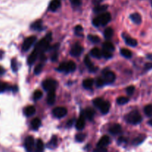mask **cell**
<instances>
[{
    "label": "cell",
    "instance_id": "3",
    "mask_svg": "<svg viewBox=\"0 0 152 152\" xmlns=\"http://www.w3.org/2000/svg\"><path fill=\"white\" fill-rule=\"evenodd\" d=\"M126 119L129 123L132 125H137L142 122V116L137 111H133L126 115Z\"/></svg>",
    "mask_w": 152,
    "mask_h": 152
},
{
    "label": "cell",
    "instance_id": "54",
    "mask_svg": "<svg viewBox=\"0 0 152 152\" xmlns=\"http://www.w3.org/2000/svg\"><path fill=\"white\" fill-rule=\"evenodd\" d=\"M73 121H74V120H71V121H69V122H68V126H71V125H72V122H73Z\"/></svg>",
    "mask_w": 152,
    "mask_h": 152
},
{
    "label": "cell",
    "instance_id": "20",
    "mask_svg": "<svg viewBox=\"0 0 152 152\" xmlns=\"http://www.w3.org/2000/svg\"><path fill=\"white\" fill-rule=\"evenodd\" d=\"M125 41H126V44L132 46V47L137 46V40L134 38H132L130 37H125Z\"/></svg>",
    "mask_w": 152,
    "mask_h": 152
},
{
    "label": "cell",
    "instance_id": "52",
    "mask_svg": "<svg viewBox=\"0 0 152 152\" xmlns=\"http://www.w3.org/2000/svg\"><path fill=\"white\" fill-rule=\"evenodd\" d=\"M118 142L119 143H121V142H126V139L123 138V137H120L118 140Z\"/></svg>",
    "mask_w": 152,
    "mask_h": 152
},
{
    "label": "cell",
    "instance_id": "47",
    "mask_svg": "<svg viewBox=\"0 0 152 152\" xmlns=\"http://www.w3.org/2000/svg\"><path fill=\"white\" fill-rule=\"evenodd\" d=\"M108 150L105 147H96V149H94V152H107Z\"/></svg>",
    "mask_w": 152,
    "mask_h": 152
},
{
    "label": "cell",
    "instance_id": "29",
    "mask_svg": "<svg viewBox=\"0 0 152 152\" xmlns=\"http://www.w3.org/2000/svg\"><path fill=\"white\" fill-rule=\"evenodd\" d=\"M56 145H57V137L54 136V137H52L50 141L48 142V147L49 148H54L55 147H56Z\"/></svg>",
    "mask_w": 152,
    "mask_h": 152
},
{
    "label": "cell",
    "instance_id": "23",
    "mask_svg": "<svg viewBox=\"0 0 152 152\" xmlns=\"http://www.w3.org/2000/svg\"><path fill=\"white\" fill-rule=\"evenodd\" d=\"M91 54L92 56L94 57V58H100L102 57V51H100L99 49H97V48H94V49H92V50L91 51Z\"/></svg>",
    "mask_w": 152,
    "mask_h": 152
},
{
    "label": "cell",
    "instance_id": "4",
    "mask_svg": "<svg viewBox=\"0 0 152 152\" xmlns=\"http://www.w3.org/2000/svg\"><path fill=\"white\" fill-rule=\"evenodd\" d=\"M25 148L28 152H34L35 148V141L34 137L29 136L25 140Z\"/></svg>",
    "mask_w": 152,
    "mask_h": 152
},
{
    "label": "cell",
    "instance_id": "12",
    "mask_svg": "<svg viewBox=\"0 0 152 152\" xmlns=\"http://www.w3.org/2000/svg\"><path fill=\"white\" fill-rule=\"evenodd\" d=\"M84 62H85V63H86V66L89 69V70H90L91 72H96V70H97V68L94 66V64L92 63L91 61L90 58H89L88 55H86V56L85 57Z\"/></svg>",
    "mask_w": 152,
    "mask_h": 152
},
{
    "label": "cell",
    "instance_id": "6",
    "mask_svg": "<svg viewBox=\"0 0 152 152\" xmlns=\"http://www.w3.org/2000/svg\"><path fill=\"white\" fill-rule=\"evenodd\" d=\"M36 40H37V37L35 36H31V37L25 39V40L23 43V45H22V50L25 51V52L29 50L31 46L36 42Z\"/></svg>",
    "mask_w": 152,
    "mask_h": 152
},
{
    "label": "cell",
    "instance_id": "11",
    "mask_svg": "<svg viewBox=\"0 0 152 152\" xmlns=\"http://www.w3.org/2000/svg\"><path fill=\"white\" fill-rule=\"evenodd\" d=\"M85 125H86V118L83 116V113H81V116L79 118L78 120L77 121L76 123V128L78 130H82L84 128Z\"/></svg>",
    "mask_w": 152,
    "mask_h": 152
},
{
    "label": "cell",
    "instance_id": "43",
    "mask_svg": "<svg viewBox=\"0 0 152 152\" xmlns=\"http://www.w3.org/2000/svg\"><path fill=\"white\" fill-rule=\"evenodd\" d=\"M58 70L60 72H67V63H62L58 67Z\"/></svg>",
    "mask_w": 152,
    "mask_h": 152
},
{
    "label": "cell",
    "instance_id": "39",
    "mask_svg": "<svg viewBox=\"0 0 152 152\" xmlns=\"http://www.w3.org/2000/svg\"><path fill=\"white\" fill-rule=\"evenodd\" d=\"M88 38L89 40H91L92 43H99V40H100L99 37L96 35H89L88 37Z\"/></svg>",
    "mask_w": 152,
    "mask_h": 152
},
{
    "label": "cell",
    "instance_id": "35",
    "mask_svg": "<svg viewBox=\"0 0 152 152\" xmlns=\"http://www.w3.org/2000/svg\"><path fill=\"white\" fill-rule=\"evenodd\" d=\"M103 102L104 101L102 98H96L93 101L94 104L96 107H99V108H100V107L102 106V104H103Z\"/></svg>",
    "mask_w": 152,
    "mask_h": 152
},
{
    "label": "cell",
    "instance_id": "16",
    "mask_svg": "<svg viewBox=\"0 0 152 152\" xmlns=\"http://www.w3.org/2000/svg\"><path fill=\"white\" fill-rule=\"evenodd\" d=\"M38 55H39V52H37V50H35V49H34V50L31 52V55H29V57H28V64H30V65H32V64L35 62L36 60H37V57H38Z\"/></svg>",
    "mask_w": 152,
    "mask_h": 152
},
{
    "label": "cell",
    "instance_id": "38",
    "mask_svg": "<svg viewBox=\"0 0 152 152\" xmlns=\"http://www.w3.org/2000/svg\"><path fill=\"white\" fill-rule=\"evenodd\" d=\"M9 89V85L4 82L0 81V92H3Z\"/></svg>",
    "mask_w": 152,
    "mask_h": 152
},
{
    "label": "cell",
    "instance_id": "31",
    "mask_svg": "<svg viewBox=\"0 0 152 152\" xmlns=\"http://www.w3.org/2000/svg\"><path fill=\"white\" fill-rule=\"evenodd\" d=\"M77 68L75 63L74 61H69L67 63V72H74Z\"/></svg>",
    "mask_w": 152,
    "mask_h": 152
},
{
    "label": "cell",
    "instance_id": "49",
    "mask_svg": "<svg viewBox=\"0 0 152 152\" xmlns=\"http://www.w3.org/2000/svg\"><path fill=\"white\" fill-rule=\"evenodd\" d=\"M71 3L74 6H79L81 4V1L80 0H71Z\"/></svg>",
    "mask_w": 152,
    "mask_h": 152
},
{
    "label": "cell",
    "instance_id": "45",
    "mask_svg": "<svg viewBox=\"0 0 152 152\" xmlns=\"http://www.w3.org/2000/svg\"><path fill=\"white\" fill-rule=\"evenodd\" d=\"M96 85H97V86H102L105 83V81L104 79L99 77V78L96 79Z\"/></svg>",
    "mask_w": 152,
    "mask_h": 152
},
{
    "label": "cell",
    "instance_id": "34",
    "mask_svg": "<svg viewBox=\"0 0 152 152\" xmlns=\"http://www.w3.org/2000/svg\"><path fill=\"white\" fill-rule=\"evenodd\" d=\"M144 112H145V115L148 117H151L152 116V105L151 104H148V105L145 106L144 108Z\"/></svg>",
    "mask_w": 152,
    "mask_h": 152
},
{
    "label": "cell",
    "instance_id": "44",
    "mask_svg": "<svg viewBox=\"0 0 152 152\" xmlns=\"http://www.w3.org/2000/svg\"><path fill=\"white\" fill-rule=\"evenodd\" d=\"M134 90H135L134 86H128L127 89H126V92H127L128 95H133V93L134 92Z\"/></svg>",
    "mask_w": 152,
    "mask_h": 152
},
{
    "label": "cell",
    "instance_id": "17",
    "mask_svg": "<svg viewBox=\"0 0 152 152\" xmlns=\"http://www.w3.org/2000/svg\"><path fill=\"white\" fill-rule=\"evenodd\" d=\"M121 126H120V125H118V124H115V125H112L109 129L110 133H111V134H113V135H117V134H120V133L121 132Z\"/></svg>",
    "mask_w": 152,
    "mask_h": 152
},
{
    "label": "cell",
    "instance_id": "28",
    "mask_svg": "<svg viewBox=\"0 0 152 152\" xmlns=\"http://www.w3.org/2000/svg\"><path fill=\"white\" fill-rule=\"evenodd\" d=\"M145 136L144 135L138 136L137 137H136V138L133 140V144L134 145H138L141 144V143L145 140Z\"/></svg>",
    "mask_w": 152,
    "mask_h": 152
},
{
    "label": "cell",
    "instance_id": "41",
    "mask_svg": "<svg viewBox=\"0 0 152 152\" xmlns=\"http://www.w3.org/2000/svg\"><path fill=\"white\" fill-rule=\"evenodd\" d=\"M42 67H43L42 63L37 64V65L36 66L35 69H34V73H35V74H37V75L39 74V73L42 72Z\"/></svg>",
    "mask_w": 152,
    "mask_h": 152
},
{
    "label": "cell",
    "instance_id": "55",
    "mask_svg": "<svg viewBox=\"0 0 152 152\" xmlns=\"http://www.w3.org/2000/svg\"><path fill=\"white\" fill-rule=\"evenodd\" d=\"M151 5H152V1H151Z\"/></svg>",
    "mask_w": 152,
    "mask_h": 152
},
{
    "label": "cell",
    "instance_id": "5",
    "mask_svg": "<svg viewBox=\"0 0 152 152\" xmlns=\"http://www.w3.org/2000/svg\"><path fill=\"white\" fill-rule=\"evenodd\" d=\"M42 86L45 90L46 91H52L55 90L56 87V80L53 79H47L44 80L42 83Z\"/></svg>",
    "mask_w": 152,
    "mask_h": 152
},
{
    "label": "cell",
    "instance_id": "30",
    "mask_svg": "<svg viewBox=\"0 0 152 152\" xmlns=\"http://www.w3.org/2000/svg\"><path fill=\"white\" fill-rule=\"evenodd\" d=\"M94 83V80L91 78H88L83 81V86H84L86 89H90L92 86H93Z\"/></svg>",
    "mask_w": 152,
    "mask_h": 152
},
{
    "label": "cell",
    "instance_id": "53",
    "mask_svg": "<svg viewBox=\"0 0 152 152\" xmlns=\"http://www.w3.org/2000/svg\"><path fill=\"white\" fill-rule=\"evenodd\" d=\"M4 73V68H2L1 66H0V75H3Z\"/></svg>",
    "mask_w": 152,
    "mask_h": 152
},
{
    "label": "cell",
    "instance_id": "51",
    "mask_svg": "<svg viewBox=\"0 0 152 152\" xmlns=\"http://www.w3.org/2000/svg\"><path fill=\"white\" fill-rule=\"evenodd\" d=\"M152 68V63H146L145 64V69H150Z\"/></svg>",
    "mask_w": 152,
    "mask_h": 152
},
{
    "label": "cell",
    "instance_id": "25",
    "mask_svg": "<svg viewBox=\"0 0 152 152\" xmlns=\"http://www.w3.org/2000/svg\"><path fill=\"white\" fill-rule=\"evenodd\" d=\"M102 49H105V50H108L109 52H113L114 50V46L111 42H105V43L102 44Z\"/></svg>",
    "mask_w": 152,
    "mask_h": 152
},
{
    "label": "cell",
    "instance_id": "22",
    "mask_svg": "<svg viewBox=\"0 0 152 152\" xmlns=\"http://www.w3.org/2000/svg\"><path fill=\"white\" fill-rule=\"evenodd\" d=\"M110 106H111V104H110V103L108 102V101H104L103 104H102V106H101L100 108H99L100 109L101 112H102V113L106 114V113L109 111Z\"/></svg>",
    "mask_w": 152,
    "mask_h": 152
},
{
    "label": "cell",
    "instance_id": "50",
    "mask_svg": "<svg viewBox=\"0 0 152 152\" xmlns=\"http://www.w3.org/2000/svg\"><path fill=\"white\" fill-rule=\"evenodd\" d=\"M102 0H93V2L94 4H96V5H99V4H100V3L102 2Z\"/></svg>",
    "mask_w": 152,
    "mask_h": 152
},
{
    "label": "cell",
    "instance_id": "24",
    "mask_svg": "<svg viewBox=\"0 0 152 152\" xmlns=\"http://www.w3.org/2000/svg\"><path fill=\"white\" fill-rule=\"evenodd\" d=\"M31 127H32L33 129L34 130H37L39 128L40 125H41V121L39 118H35V119H33L31 121Z\"/></svg>",
    "mask_w": 152,
    "mask_h": 152
},
{
    "label": "cell",
    "instance_id": "13",
    "mask_svg": "<svg viewBox=\"0 0 152 152\" xmlns=\"http://www.w3.org/2000/svg\"><path fill=\"white\" fill-rule=\"evenodd\" d=\"M82 113H83V116H85V118L88 119V120H92V119H93L94 116L95 114V112L92 108H87Z\"/></svg>",
    "mask_w": 152,
    "mask_h": 152
},
{
    "label": "cell",
    "instance_id": "48",
    "mask_svg": "<svg viewBox=\"0 0 152 152\" xmlns=\"http://www.w3.org/2000/svg\"><path fill=\"white\" fill-rule=\"evenodd\" d=\"M83 27L81 25H77V26L75 27V32L77 34H80V33L83 32Z\"/></svg>",
    "mask_w": 152,
    "mask_h": 152
},
{
    "label": "cell",
    "instance_id": "8",
    "mask_svg": "<svg viewBox=\"0 0 152 152\" xmlns=\"http://www.w3.org/2000/svg\"><path fill=\"white\" fill-rule=\"evenodd\" d=\"M53 116L57 118H62L67 114V109L64 107H56L53 110Z\"/></svg>",
    "mask_w": 152,
    "mask_h": 152
},
{
    "label": "cell",
    "instance_id": "42",
    "mask_svg": "<svg viewBox=\"0 0 152 152\" xmlns=\"http://www.w3.org/2000/svg\"><path fill=\"white\" fill-rule=\"evenodd\" d=\"M86 139V134H78L76 136V140L78 142H83Z\"/></svg>",
    "mask_w": 152,
    "mask_h": 152
},
{
    "label": "cell",
    "instance_id": "10",
    "mask_svg": "<svg viewBox=\"0 0 152 152\" xmlns=\"http://www.w3.org/2000/svg\"><path fill=\"white\" fill-rule=\"evenodd\" d=\"M110 143V138L108 136H103L98 142L96 147H105Z\"/></svg>",
    "mask_w": 152,
    "mask_h": 152
},
{
    "label": "cell",
    "instance_id": "15",
    "mask_svg": "<svg viewBox=\"0 0 152 152\" xmlns=\"http://www.w3.org/2000/svg\"><path fill=\"white\" fill-rule=\"evenodd\" d=\"M61 5L60 0H53L49 4V10L51 11H56Z\"/></svg>",
    "mask_w": 152,
    "mask_h": 152
},
{
    "label": "cell",
    "instance_id": "40",
    "mask_svg": "<svg viewBox=\"0 0 152 152\" xmlns=\"http://www.w3.org/2000/svg\"><path fill=\"white\" fill-rule=\"evenodd\" d=\"M42 97V92L40 90H36L34 93V99L39 100Z\"/></svg>",
    "mask_w": 152,
    "mask_h": 152
},
{
    "label": "cell",
    "instance_id": "37",
    "mask_svg": "<svg viewBox=\"0 0 152 152\" xmlns=\"http://www.w3.org/2000/svg\"><path fill=\"white\" fill-rule=\"evenodd\" d=\"M102 56H103L105 58H106V59H109V58H111V57H112V53H111V52H109V51L108 50H105V49H102Z\"/></svg>",
    "mask_w": 152,
    "mask_h": 152
},
{
    "label": "cell",
    "instance_id": "21",
    "mask_svg": "<svg viewBox=\"0 0 152 152\" xmlns=\"http://www.w3.org/2000/svg\"><path fill=\"white\" fill-rule=\"evenodd\" d=\"M130 18L131 19H132V20L136 24H140L141 22H142V18H141V16L137 13H132V14L130 16Z\"/></svg>",
    "mask_w": 152,
    "mask_h": 152
},
{
    "label": "cell",
    "instance_id": "26",
    "mask_svg": "<svg viewBox=\"0 0 152 152\" xmlns=\"http://www.w3.org/2000/svg\"><path fill=\"white\" fill-rule=\"evenodd\" d=\"M108 8V6L107 5H102V4H99V5H96V7L94 8V11L95 13H102L105 10H107Z\"/></svg>",
    "mask_w": 152,
    "mask_h": 152
},
{
    "label": "cell",
    "instance_id": "33",
    "mask_svg": "<svg viewBox=\"0 0 152 152\" xmlns=\"http://www.w3.org/2000/svg\"><path fill=\"white\" fill-rule=\"evenodd\" d=\"M120 52H121V55H123V56H124L125 58H132V52L128 49H122L121 50H120Z\"/></svg>",
    "mask_w": 152,
    "mask_h": 152
},
{
    "label": "cell",
    "instance_id": "27",
    "mask_svg": "<svg viewBox=\"0 0 152 152\" xmlns=\"http://www.w3.org/2000/svg\"><path fill=\"white\" fill-rule=\"evenodd\" d=\"M31 28L34 30H38V31L42 29V20H38L34 22L31 25Z\"/></svg>",
    "mask_w": 152,
    "mask_h": 152
},
{
    "label": "cell",
    "instance_id": "18",
    "mask_svg": "<svg viewBox=\"0 0 152 152\" xmlns=\"http://www.w3.org/2000/svg\"><path fill=\"white\" fill-rule=\"evenodd\" d=\"M43 151H44V143L41 139H37L34 152H43Z\"/></svg>",
    "mask_w": 152,
    "mask_h": 152
},
{
    "label": "cell",
    "instance_id": "2",
    "mask_svg": "<svg viewBox=\"0 0 152 152\" xmlns=\"http://www.w3.org/2000/svg\"><path fill=\"white\" fill-rule=\"evenodd\" d=\"M111 16L109 13H103L94 19L93 24L95 26H99V25H105L111 21Z\"/></svg>",
    "mask_w": 152,
    "mask_h": 152
},
{
    "label": "cell",
    "instance_id": "46",
    "mask_svg": "<svg viewBox=\"0 0 152 152\" xmlns=\"http://www.w3.org/2000/svg\"><path fill=\"white\" fill-rule=\"evenodd\" d=\"M11 67L14 72L17 70V63H16V59H13L11 61Z\"/></svg>",
    "mask_w": 152,
    "mask_h": 152
},
{
    "label": "cell",
    "instance_id": "7",
    "mask_svg": "<svg viewBox=\"0 0 152 152\" xmlns=\"http://www.w3.org/2000/svg\"><path fill=\"white\" fill-rule=\"evenodd\" d=\"M103 77L105 83H111L115 80L116 75L113 72L110 71V70H105L103 71Z\"/></svg>",
    "mask_w": 152,
    "mask_h": 152
},
{
    "label": "cell",
    "instance_id": "14",
    "mask_svg": "<svg viewBox=\"0 0 152 152\" xmlns=\"http://www.w3.org/2000/svg\"><path fill=\"white\" fill-rule=\"evenodd\" d=\"M55 100H56V93H55V90L49 91L47 96L48 104H50V105H52V104H54Z\"/></svg>",
    "mask_w": 152,
    "mask_h": 152
},
{
    "label": "cell",
    "instance_id": "19",
    "mask_svg": "<svg viewBox=\"0 0 152 152\" xmlns=\"http://www.w3.org/2000/svg\"><path fill=\"white\" fill-rule=\"evenodd\" d=\"M36 113V108L34 106H28L24 109V113L27 116H31Z\"/></svg>",
    "mask_w": 152,
    "mask_h": 152
},
{
    "label": "cell",
    "instance_id": "9",
    "mask_svg": "<svg viewBox=\"0 0 152 152\" xmlns=\"http://www.w3.org/2000/svg\"><path fill=\"white\" fill-rule=\"evenodd\" d=\"M83 47H82L80 44L77 43V44L74 45V46L72 47V49H71V54L74 57L79 56V55H81V53L83 52Z\"/></svg>",
    "mask_w": 152,
    "mask_h": 152
},
{
    "label": "cell",
    "instance_id": "1",
    "mask_svg": "<svg viewBox=\"0 0 152 152\" xmlns=\"http://www.w3.org/2000/svg\"><path fill=\"white\" fill-rule=\"evenodd\" d=\"M51 33H49L48 34H47L45 38H43L42 40H40L35 46V50H37L39 53L43 54V52L47 50L49 48V44H50V41H51Z\"/></svg>",
    "mask_w": 152,
    "mask_h": 152
},
{
    "label": "cell",
    "instance_id": "32",
    "mask_svg": "<svg viewBox=\"0 0 152 152\" xmlns=\"http://www.w3.org/2000/svg\"><path fill=\"white\" fill-rule=\"evenodd\" d=\"M113 34H114V30L111 28H107L104 31V36L106 39H110L112 37Z\"/></svg>",
    "mask_w": 152,
    "mask_h": 152
},
{
    "label": "cell",
    "instance_id": "36",
    "mask_svg": "<svg viewBox=\"0 0 152 152\" xmlns=\"http://www.w3.org/2000/svg\"><path fill=\"white\" fill-rule=\"evenodd\" d=\"M129 98L124 96L119 97V98H117V103H118L119 104H120V105H123V104H126V103L129 102Z\"/></svg>",
    "mask_w": 152,
    "mask_h": 152
}]
</instances>
